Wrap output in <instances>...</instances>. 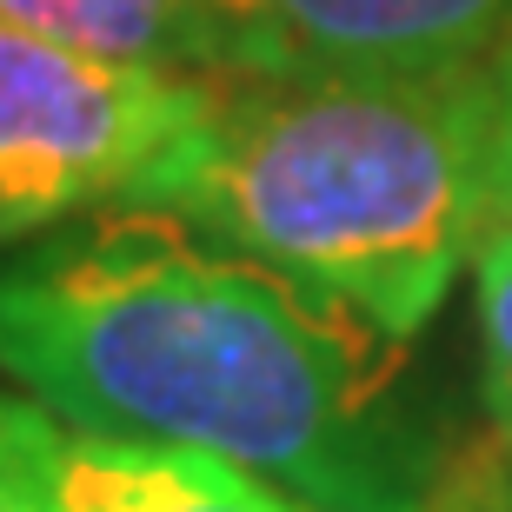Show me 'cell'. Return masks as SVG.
Returning a JSON list of instances; mask_svg holds the SVG:
<instances>
[{
    "instance_id": "obj_9",
    "label": "cell",
    "mask_w": 512,
    "mask_h": 512,
    "mask_svg": "<svg viewBox=\"0 0 512 512\" xmlns=\"http://www.w3.org/2000/svg\"><path fill=\"white\" fill-rule=\"evenodd\" d=\"M493 213L512 220V34L493 54Z\"/></svg>"
},
{
    "instance_id": "obj_7",
    "label": "cell",
    "mask_w": 512,
    "mask_h": 512,
    "mask_svg": "<svg viewBox=\"0 0 512 512\" xmlns=\"http://www.w3.org/2000/svg\"><path fill=\"white\" fill-rule=\"evenodd\" d=\"M473 320H479V406L499 473L512 486V220L493 213L473 247Z\"/></svg>"
},
{
    "instance_id": "obj_4",
    "label": "cell",
    "mask_w": 512,
    "mask_h": 512,
    "mask_svg": "<svg viewBox=\"0 0 512 512\" xmlns=\"http://www.w3.org/2000/svg\"><path fill=\"white\" fill-rule=\"evenodd\" d=\"M213 74H459L512 34V0H193Z\"/></svg>"
},
{
    "instance_id": "obj_3",
    "label": "cell",
    "mask_w": 512,
    "mask_h": 512,
    "mask_svg": "<svg viewBox=\"0 0 512 512\" xmlns=\"http://www.w3.org/2000/svg\"><path fill=\"white\" fill-rule=\"evenodd\" d=\"M207 107V74L120 67L0 20V253L147 207Z\"/></svg>"
},
{
    "instance_id": "obj_8",
    "label": "cell",
    "mask_w": 512,
    "mask_h": 512,
    "mask_svg": "<svg viewBox=\"0 0 512 512\" xmlns=\"http://www.w3.org/2000/svg\"><path fill=\"white\" fill-rule=\"evenodd\" d=\"M60 419L34 399L0 393V512H47V453Z\"/></svg>"
},
{
    "instance_id": "obj_5",
    "label": "cell",
    "mask_w": 512,
    "mask_h": 512,
    "mask_svg": "<svg viewBox=\"0 0 512 512\" xmlns=\"http://www.w3.org/2000/svg\"><path fill=\"white\" fill-rule=\"evenodd\" d=\"M47 512H320L273 479L187 446L60 426L47 453Z\"/></svg>"
},
{
    "instance_id": "obj_1",
    "label": "cell",
    "mask_w": 512,
    "mask_h": 512,
    "mask_svg": "<svg viewBox=\"0 0 512 512\" xmlns=\"http://www.w3.org/2000/svg\"><path fill=\"white\" fill-rule=\"evenodd\" d=\"M0 380L60 426L233 459L320 512L506 493L493 439H459L413 340L160 207L0 253Z\"/></svg>"
},
{
    "instance_id": "obj_2",
    "label": "cell",
    "mask_w": 512,
    "mask_h": 512,
    "mask_svg": "<svg viewBox=\"0 0 512 512\" xmlns=\"http://www.w3.org/2000/svg\"><path fill=\"white\" fill-rule=\"evenodd\" d=\"M147 207L419 340L493 220V60L207 74V107Z\"/></svg>"
},
{
    "instance_id": "obj_6",
    "label": "cell",
    "mask_w": 512,
    "mask_h": 512,
    "mask_svg": "<svg viewBox=\"0 0 512 512\" xmlns=\"http://www.w3.org/2000/svg\"><path fill=\"white\" fill-rule=\"evenodd\" d=\"M0 20L74 54L120 60V67L213 74L207 27L193 0H0Z\"/></svg>"
}]
</instances>
